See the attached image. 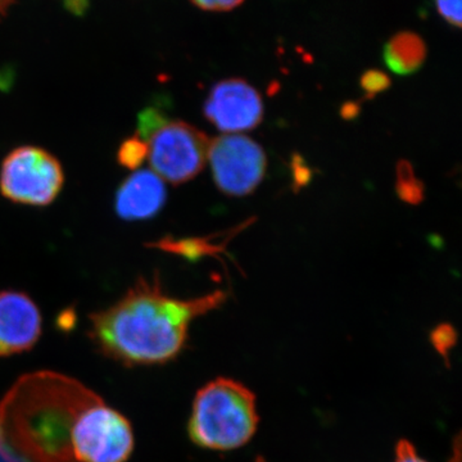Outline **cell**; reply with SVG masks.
I'll return each mask as SVG.
<instances>
[{"mask_svg":"<svg viewBox=\"0 0 462 462\" xmlns=\"http://www.w3.org/2000/svg\"><path fill=\"white\" fill-rule=\"evenodd\" d=\"M225 300L224 291L179 300L163 291L157 275L139 278L117 302L90 315V339L123 364H165L184 348L191 321Z\"/></svg>","mask_w":462,"mask_h":462,"instance_id":"cell-1","label":"cell"},{"mask_svg":"<svg viewBox=\"0 0 462 462\" xmlns=\"http://www.w3.org/2000/svg\"><path fill=\"white\" fill-rule=\"evenodd\" d=\"M256 396L236 380L218 378L199 389L188 425L194 445L233 451L247 445L258 428Z\"/></svg>","mask_w":462,"mask_h":462,"instance_id":"cell-2","label":"cell"},{"mask_svg":"<svg viewBox=\"0 0 462 462\" xmlns=\"http://www.w3.org/2000/svg\"><path fill=\"white\" fill-rule=\"evenodd\" d=\"M136 134L147 142L149 165L163 181L184 184L206 165L211 141L190 124L169 120L148 108L139 116Z\"/></svg>","mask_w":462,"mask_h":462,"instance_id":"cell-3","label":"cell"},{"mask_svg":"<svg viewBox=\"0 0 462 462\" xmlns=\"http://www.w3.org/2000/svg\"><path fill=\"white\" fill-rule=\"evenodd\" d=\"M65 184V172L56 156L36 145L9 152L0 167V193L17 205L50 206Z\"/></svg>","mask_w":462,"mask_h":462,"instance_id":"cell-4","label":"cell"},{"mask_svg":"<svg viewBox=\"0 0 462 462\" xmlns=\"http://www.w3.org/2000/svg\"><path fill=\"white\" fill-rule=\"evenodd\" d=\"M134 437L129 421L96 398L79 416L74 431L78 462H125L132 455Z\"/></svg>","mask_w":462,"mask_h":462,"instance_id":"cell-5","label":"cell"},{"mask_svg":"<svg viewBox=\"0 0 462 462\" xmlns=\"http://www.w3.org/2000/svg\"><path fill=\"white\" fill-rule=\"evenodd\" d=\"M218 189L227 196L251 194L266 172V154L242 134H225L209 143L208 158Z\"/></svg>","mask_w":462,"mask_h":462,"instance_id":"cell-6","label":"cell"},{"mask_svg":"<svg viewBox=\"0 0 462 462\" xmlns=\"http://www.w3.org/2000/svg\"><path fill=\"white\" fill-rule=\"evenodd\" d=\"M205 115L225 134L249 132L263 121V99L245 81H221L206 99Z\"/></svg>","mask_w":462,"mask_h":462,"instance_id":"cell-7","label":"cell"},{"mask_svg":"<svg viewBox=\"0 0 462 462\" xmlns=\"http://www.w3.org/2000/svg\"><path fill=\"white\" fill-rule=\"evenodd\" d=\"M42 336V315L29 294L0 291V357L23 354Z\"/></svg>","mask_w":462,"mask_h":462,"instance_id":"cell-8","label":"cell"},{"mask_svg":"<svg viewBox=\"0 0 462 462\" xmlns=\"http://www.w3.org/2000/svg\"><path fill=\"white\" fill-rule=\"evenodd\" d=\"M165 181L152 170H135L116 191L115 209L126 221H143L160 214L165 206Z\"/></svg>","mask_w":462,"mask_h":462,"instance_id":"cell-9","label":"cell"},{"mask_svg":"<svg viewBox=\"0 0 462 462\" xmlns=\"http://www.w3.org/2000/svg\"><path fill=\"white\" fill-rule=\"evenodd\" d=\"M425 57L424 42L415 33H398L385 48V60L397 74H411L421 66Z\"/></svg>","mask_w":462,"mask_h":462,"instance_id":"cell-10","label":"cell"},{"mask_svg":"<svg viewBox=\"0 0 462 462\" xmlns=\"http://www.w3.org/2000/svg\"><path fill=\"white\" fill-rule=\"evenodd\" d=\"M147 142L142 139L138 134L127 138L120 145L117 152V160L121 166L130 170H139V167L147 160Z\"/></svg>","mask_w":462,"mask_h":462,"instance_id":"cell-11","label":"cell"},{"mask_svg":"<svg viewBox=\"0 0 462 462\" xmlns=\"http://www.w3.org/2000/svg\"><path fill=\"white\" fill-rule=\"evenodd\" d=\"M440 16L456 27L461 26V0H436Z\"/></svg>","mask_w":462,"mask_h":462,"instance_id":"cell-12","label":"cell"},{"mask_svg":"<svg viewBox=\"0 0 462 462\" xmlns=\"http://www.w3.org/2000/svg\"><path fill=\"white\" fill-rule=\"evenodd\" d=\"M394 462H430L419 456L415 447L409 440H400L396 447Z\"/></svg>","mask_w":462,"mask_h":462,"instance_id":"cell-13","label":"cell"},{"mask_svg":"<svg viewBox=\"0 0 462 462\" xmlns=\"http://www.w3.org/2000/svg\"><path fill=\"white\" fill-rule=\"evenodd\" d=\"M191 2L205 11H229L238 7L243 0H191Z\"/></svg>","mask_w":462,"mask_h":462,"instance_id":"cell-14","label":"cell"},{"mask_svg":"<svg viewBox=\"0 0 462 462\" xmlns=\"http://www.w3.org/2000/svg\"><path fill=\"white\" fill-rule=\"evenodd\" d=\"M12 2H14V0H0V16L7 11V8L12 5Z\"/></svg>","mask_w":462,"mask_h":462,"instance_id":"cell-15","label":"cell"},{"mask_svg":"<svg viewBox=\"0 0 462 462\" xmlns=\"http://www.w3.org/2000/svg\"><path fill=\"white\" fill-rule=\"evenodd\" d=\"M258 462H264V461H263V460H260V461H258Z\"/></svg>","mask_w":462,"mask_h":462,"instance_id":"cell-16","label":"cell"}]
</instances>
